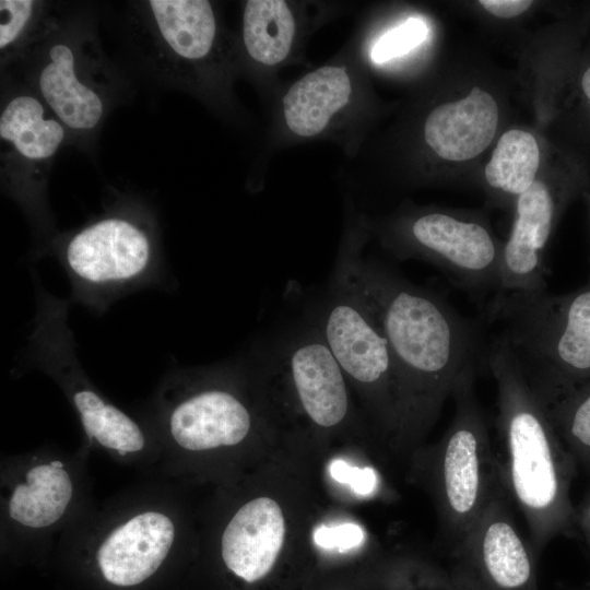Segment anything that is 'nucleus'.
I'll list each match as a JSON object with an SVG mask.
<instances>
[{"label":"nucleus","instance_id":"f257e3e1","mask_svg":"<svg viewBox=\"0 0 590 590\" xmlns=\"http://www.w3.org/2000/svg\"><path fill=\"white\" fill-rule=\"evenodd\" d=\"M340 260L369 304L389 344L401 408L397 450L410 451L437 421L459 382L485 365L481 319L461 315L441 295L389 267L345 249Z\"/></svg>","mask_w":590,"mask_h":590},{"label":"nucleus","instance_id":"f03ea898","mask_svg":"<svg viewBox=\"0 0 590 590\" xmlns=\"http://www.w3.org/2000/svg\"><path fill=\"white\" fill-rule=\"evenodd\" d=\"M139 417L158 448L155 474L189 485L241 477L279 434L247 354L172 370Z\"/></svg>","mask_w":590,"mask_h":590},{"label":"nucleus","instance_id":"7ed1b4c3","mask_svg":"<svg viewBox=\"0 0 590 590\" xmlns=\"http://www.w3.org/2000/svg\"><path fill=\"white\" fill-rule=\"evenodd\" d=\"M189 484L148 475L114 496L94 500L62 532L58 553L94 569L107 586H144L175 560L198 552L200 510Z\"/></svg>","mask_w":590,"mask_h":590},{"label":"nucleus","instance_id":"20e7f679","mask_svg":"<svg viewBox=\"0 0 590 590\" xmlns=\"http://www.w3.org/2000/svg\"><path fill=\"white\" fill-rule=\"evenodd\" d=\"M485 364L496 385L495 450L502 482L524 518L538 556L559 535L576 531L571 483L577 463L557 434L507 342L493 335Z\"/></svg>","mask_w":590,"mask_h":590},{"label":"nucleus","instance_id":"39448f33","mask_svg":"<svg viewBox=\"0 0 590 590\" xmlns=\"http://www.w3.org/2000/svg\"><path fill=\"white\" fill-rule=\"evenodd\" d=\"M247 356L279 433L328 438L362 428L342 369L305 317L257 342Z\"/></svg>","mask_w":590,"mask_h":590},{"label":"nucleus","instance_id":"423d86ee","mask_svg":"<svg viewBox=\"0 0 590 590\" xmlns=\"http://www.w3.org/2000/svg\"><path fill=\"white\" fill-rule=\"evenodd\" d=\"M481 320L498 329L542 402L590 379V275L566 294L498 291Z\"/></svg>","mask_w":590,"mask_h":590},{"label":"nucleus","instance_id":"0eeeda50","mask_svg":"<svg viewBox=\"0 0 590 590\" xmlns=\"http://www.w3.org/2000/svg\"><path fill=\"white\" fill-rule=\"evenodd\" d=\"M91 455L82 445L74 451L44 445L1 457L2 553L23 558L51 551L62 532L95 500Z\"/></svg>","mask_w":590,"mask_h":590},{"label":"nucleus","instance_id":"6e6552de","mask_svg":"<svg viewBox=\"0 0 590 590\" xmlns=\"http://www.w3.org/2000/svg\"><path fill=\"white\" fill-rule=\"evenodd\" d=\"M302 316L320 333L357 393L371 430L397 449L401 408L389 344L342 260L328 282L307 295Z\"/></svg>","mask_w":590,"mask_h":590},{"label":"nucleus","instance_id":"1a4fd4ad","mask_svg":"<svg viewBox=\"0 0 590 590\" xmlns=\"http://www.w3.org/2000/svg\"><path fill=\"white\" fill-rule=\"evenodd\" d=\"M474 378L465 376L452 393L455 414L439 440L411 452L413 479L433 500L449 552L475 523L500 479Z\"/></svg>","mask_w":590,"mask_h":590},{"label":"nucleus","instance_id":"9d476101","mask_svg":"<svg viewBox=\"0 0 590 590\" xmlns=\"http://www.w3.org/2000/svg\"><path fill=\"white\" fill-rule=\"evenodd\" d=\"M37 296L30 361L56 382L71 404L84 436L81 445L116 463L154 474L160 453L149 427L105 397L82 368L68 324V302L44 290Z\"/></svg>","mask_w":590,"mask_h":590},{"label":"nucleus","instance_id":"9b49d317","mask_svg":"<svg viewBox=\"0 0 590 590\" xmlns=\"http://www.w3.org/2000/svg\"><path fill=\"white\" fill-rule=\"evenodd\" d=\"M376 232L396 258L428 262L474 297L500 290L504 241L483 211L410 209L378 224Z\"/></svg>","mask_w":590,"mask_h":590},{"label":"nucleus","instance_id":"f8f14e48","mask_svg":"<svg viewBox=\"0 0 590 590\" xmlns=\"http://www.w3.org/2000/svg\"><path fill=\"white\" fill-rule=\"evenodd\" d=\"M58 259L72 298L97 311L163 276L162 256L152 224L119 210L85 224L58 247Z\"/></svg>","mask_w":590,"mask_h":590},{"label":"nucleus","instance_id":"ddd939ff","mask_svg":"<svg viewBox=\"0 0 590 590\" xmlns=\"http://www.w3.org/2000/svg\"><path fill=\"white\" fill-rule=\"evenodd\" d=\"M290 520L285 504L247 473L216 486L201 508L198 552L215 555L234 577L256 583L271 573L285 550Z\"/></svg>","mask_w":590,"mask_h":590},{"label":"nucleus","instance_id":"4468645a","mask_svg":"<svg viewBox=\"0 0 590 590\" xmlns=\"http://www.w3.org/2000/svg\"><path fill=\"white\" fill-rule=\"evenodd\" d=\"M588 170L580 154L554 149L536 180L516 199L504 241L499 291L546 290L551 237L568 205L589 189Z\"/></svg>","mask_w":590,"mask_h":590},{"label":"nucleus","instance_id":"2eb2a0df","mask_svg":"<svg viewBox=\"0 0 590 590\" xmlns=\"http://www.w3.org/2000/svg\"><path fill=\"white\" fill-rule=\"evenodd\" d=\"M449 554L450 564L473 590H539V558L517 526L502 479L475 523Z\"/></svg>","mask_w":590,"mask_h":590},{"label":"nucleus","instance_id":"dca6fc26","mask_svg":"<svg viewBox=\"0 0 590 590\" xmlns=\"http://www.w3.org/2000/svg\"><path fill=\"white\" fill-rule=\"evenodd\" d=\"M505 102L484 81H462L437 102L423 121L422 139L440 166L463 169L479 162L505 129Z\"/></svg>","mask_w":590,"mask_h":590},{"label":"nucleus","instance_id":"f3484780","mask_svg":"<svg viewBox=\"0 0 590 590\" xmlns=\"http://www.w3.org/2000/svg\"><path fill=\"white\" fill-rule=\"evenodd\" d=\"M78 54L67 39L51 42L36 74L42 99L56 117L73 130L95 128L104 114V102L83 74Z\"/></svg>","mask_w":590,"mask_h":590},{"label":"nucleus","instance_id":"a211bd4d","mask_svg":"<svg viewBox=\"0 0 590 590\" xmlns=\"http://www.w3.org/2000/svg\"><path fill=\"white\" fill-rule=\"evenodd\" d=\"M550 153V145L531 128H505L492 146L480 177L491 203L512 206L536 180Z\"/></svg>","mask_w":590,"mask_h":590},{"label":"nucleus","instance_id":"6ab92c4d","mask_svg":"<svg viewBox=\"0 0 590 590\" xmlns=\"http://www.w3.org/2000/svg\"><path fill=\"white\" fill-rule=\"evenodd\" d=\"M351 94L352 83L345 68H318L293 83L284 95L285 123L296 135L314 137L349 103Z\"/></svg>","mask_w":590,"mask_h":590},{"label":"nucleus","instance_id":"aec40b11","mask_svg":"<svg viewBox=\"0 0 590 590\" xmlns=\"http://www.w3.org/2000/svg\"><path fill=\"white\" fill-rule=\"evenodd\" d=\"M153 28L170 55L186 61L204 59L216 38L213 8L205 0H151L145 2Z\"/></svg>","mask_w":590,"mask_h":590},{"label":"nucleus","instance_id":"412c9836","mask_svg":"<svg viewBox=\"0 0 590 590\" xmlns=\"http://www.w3.org/2000/svg\"><path fill=\"white\" fill-rule=\"evenodd\" d=\"M64 137L63 123L47 117L43 103L34 95H15L1 110V141L9 144L22 162H48Z\"/></svg>","mask_w":590,"mask_h":590},{"label":"nucleus","instance_id":"4be33fe9","mask_svg":"<svg viewBox=\"0 0 590 590\" xmlns=\"http://www.w3.org/2000/svg\"><path fill=\"white\" fill-rule=\"evenodd\" d=\"M295 36V20L285 1L249 0L243 16V39L256 61L274 66L288 55Z\"/></svg>","mask_w":590,"mask_h":590},{"label":"nucleus","instance_id":"5701e85b","mask_svg":"<svg viewBox=\"0 0 590 590\" xmlns=\"http://www.w3.org/2000/svg\"><path fill=\"white\" fill-rule=\"evenodd\" d=\"M543 403L577 465L590 474V379L563 389Z\"/></svg>","mask_w":590,"mask_h":590},{"label":"nucleus","instance_id":"b1692460","mask_svg":"<svg viewBox=\"0 0 590 590\" xmlns=\"http://www.w3.org/2000/svg\"><path fill=\"white\" fill-rule=\"evenodd\" d=\"M563 95L564 111L573 129L590 144V44L581 49Z\"/></svg>","mask_w":590,"mask_h":590},{"label":"nucleus","instance_id":"393cba45","mask_svg":"<svg viewBox=\"0 0 590 590\" xmlns=\"http://www.w3.org/2000/svg\"><path fill=\"white\" fill-rule=\"evenodd\" d=\"M38 1L1 0L0 1V50L8 56L22 44L31 31L36 13H39Z\"/></svg>","mask_w":590,"mask_h":590},{"label":"nucleus","instance_id":"a878e982","mask_svg":"<svg viewBox=\"0 0 590 590\" xmlns=\"http://www.w3.org/2000/svg\"><path fill=\"white\" fill-rule=\"evenodd\" d=\"M428 35L427 24L411 17L385 33L373 46L371 60L384 63L408 54L421 45Z\"/></svg>","mask_w":590,"mask_h":590},{"label":"nucleus","instance_id":"bb28decb","mask_svg":"<svg viewBox=\"0 0 590 590\" xmlns=\"http://www.w3.org/2000/svg\"><path fill=\"white\" fill-rule=\"evenodd\" d=\"M415 585L405 583V590H473L464 576L452 565L440 566L426 562L410 560Z\"/></svg>","mask_w":590,"mask_h":590},{"label":"nucleus","instance_id":"cd10ccee","mask_svg":"<svg viewBox=\"0 0 590 590\" xmlns=\"http://www.w3.org/2000/svg\"><path fill=\"white\" fill-rule=\"evenodd\" d=\"M312 540L323 548L349 550L363 542L364 531L355 523H342L334 527L321 526L314 531Z\"/></svg>","mask_w":590,"mask_h":590},{"label":"nucleus","instance_id":"c85d7f7f","mask_svg":"<svg viewBox=\"0 0 590 590\" xmlns=\"http://www.w3.org/2000/svg\"><path fill=\"white\" fill-rule=\"evenodd\" d=\"M332 479L349 484L358 495H369L376 488L377 476L371 468L352 467L342 460H334L329 467Z\"/></svg>","mask_w":590,"mask_h":590},{"label":"nucleus","instance_id":"c756f323","mask_svg":"<svg viewBox=\"0 0 590 590\" xmlns=\"http://www.w3.org/2000/svg\"><path fill=\"white\" fill-rule=\"evenodd\" d=\"M477 4L492 16L510 20L528 12L534 2L529 0H481Z\"/></svg>","mask_w":590,"mask_h":590},{"label":"nucleus","instance_id":"7c9ffc66","mask_svg":"<svg viewBox=\"0 0 590 590\" xmlns=\"http://www.w3.org/2000/svg\"><path fill=\"white\" fill-rule=\"evenodd\" d=\"M576 530L581 534L590 552V492L576 507Z\"/></svg>","mask_w":590,"mask_h":590},{"label":"nucleus","instance_id":"2f4dec72","mask_svg":"<svg viewBox=\"0 0 590 590\" xmlns=\"http://www.w3.org/2000/svg\"><path fill=\"white\" fill-rule=\"evenodd\" d=\"M586 200H587V203H588V206H589V213H590V189H588L583 196H582Z\"/></svg>","mask_w":590,"mask_h":590},{"label":"nucleus","instance_id":"473e14b6","mask_svg":"<svg viewBox=\"0 0 590 590\" xmlns=\"http://www.w3.org/2000/svg\"><path fill=\"white\" fill-rule=\"evenodd\" d=\"M571 590H590V582H589V583H586V585L582 586V587H579V588H576V589H571Z\"/></svg>","mask_w":590,"mask_h":590},{"label":"nucleus","instance_id":"72a5a7b5","mask_svg":"<svg viewBox=\"0 0 590 590\" xmlns=\"http://www.w3.org/2000/svg\"><path fill=\"white\" fill-rule=\"evenodd\" d=\"M589 31H590V27H589Z\"/></svg>","mask_w":590,"mask_h":590}]
</instances>
